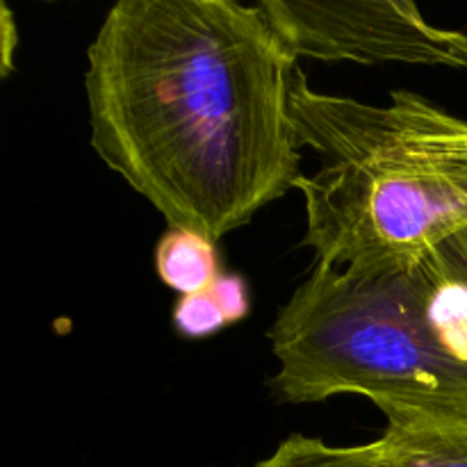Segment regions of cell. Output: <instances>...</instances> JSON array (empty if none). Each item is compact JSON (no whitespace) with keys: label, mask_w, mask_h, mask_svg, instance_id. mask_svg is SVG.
Returning <instances> with one entry per match:
<instances>
[{"label":"cell","mask_w":467,"mask_h":467,"mask_svg":"<svg viewBox=\"0 0 467 467\" xmlns=\"http://www.w3.org/2000/svg\"><path fill=\"white\" fill-rule=\"evenodd\" d=\"M420 112L447 169L467 185V121L442 109L441 105L431 103L424 96L420 100Z\"/></svg>","instance_id":"8"},{"label":"cell","mask_w":467,"mask_h":467,"mask_svg":"<svg viewBox=\"0 0 467 467\" xmlns=\"http://www.w3.org/2000/svg\"><path fill=\"white\" fill-rule=\"evenodd\" d=\"M441 251L447 263H450V267L467 281V242L463 240V235L451 237L445 246H441Z\"/></svg>","instance_id":"11"},{"label":"cell","mask_w":467,"mask_h":467,"mask_svg":"<svg viewBox=\"0 0 467 467\" xmlns=\"http://www.w3.org/2000/svg\"><path fill=\"white\" fill-rule=\"evenodd\" d=\"M292 117L301 146L322 160L296 190L306 205L301 244L317 263L354 276H390L431 258L467 231V185L447 169L409 100L388 105L315 91L299 67Z\"/></svg>","instance_id":"3"},{"label":"cell","mask_w":467,"mask_h":467,"mask_svg":"<svg viewBox=\"0 0 467 467\" xmlns=\"http://www.w3.org/2000/svg\"><path fill=\"white\" fill-rule=\"evenodd\" d=\"M254 467H390L379 451L377 442L358 447H336L322 438H285L267 459Z\"/></svg>","instance_id":"7"},{"label":"cell","mask_w":467,"mask_h":467,"mask_svg":"<svg viewBox=\"0 0 467 467\" xmlns=\"http://www.w3.org/2000/svg\"><path fill=\"white\" fill-rule=\"evenodd\" d=\"M210 290H213V295L217 296V301L222 304L231 327L249 317L251 290L249 283H246V278L242 276V274H222V276L210 285Z\"/></svg>","instance_id":"10"},{"label":"cell","mask_w":467,"mask_h":467,"mask_svg":"<svg viewBox=\"0 0 467 467\" xmlns=\"http://www.w3.org/2000/svg\"><path fill=\"white\" fill-rule=\"evenodd\" d=\"M171 322L178 336L187 337V340H203V337H210L231 327L222 304L210 287L203 292H196V295L178 296Z\"/></svg>","instance_id":"9"},{"label":"cell","mask_w":467,"mask_h":467,"mask_svg":"<svg viewBox=\"0 0 467 467\" xmlns=\"http://www.w3.org/2000/svg\"><path fill=\"white\" fill-rule=\"evenodd\" d=\"M296 67L258 5L121 0L87 50L91 149L169 226L217 242L301 181Z\"/></svg>","instance_id":"1"},{"label":"cell","mask_w":467,"mask_h":467,"mask_svg":"<svg viewBox=\"0 0 467 467\" xmlns=\"http://www.w3.org/2000/svg\"><path fill=\"white\" fill-rule=\"evenodd\" d=\"M269 342L278 404L363 395L383 415H467V281L441 249L390 276H354L315 260Z\"/></svg>","instance_id":"2"},{"label":"cell","mask_w":467,"mask_h":467,"mask_svg":"<svg viewBox=\"0 0 467 467\" xmlns=\"http://www.w3.org/2000/svg\"><path fill=\"white\" fill-rule=\"evenodd\" d=\"M386 420L377 447L390 467H467V415L390 410Z\"/></svg>","instance_id":"5"},{"label":"cell","mask_w":467,"mask_h":467,"mask_svg":"<svg viewBox=\"0 0 467 467\" xmlns=\"http://www.w3.org/2000/svg\"><path fill=\"white\" fill-rule=\"evenodd\" d=\"M461 235H463V240L467 242V231H465V233H461Z\"/></svg>","instance_id":"12"},{"label":"cell","mask_w":467,"mask_h":467,"mask_svg":"<svg viewBox=\"0 0 467 467\" xmlns=\"http://www.w3.org/2000/svg\"><path fill=\"white\" fill-rule=\"evenodd\" d=\"M295 59L467 68V35L433 26L410 0H265L258 5Z\"/></svg>","instance_id":"4"},{"label":"cell","mask_w":467,"mask_h":467,"mask_svg":"<svg viewBox=\"0 0 467 467\" xmlns=\"http://www.w3.org/2000/svg\"><path fill=\"white\" fill-rule=\"evenodd\" d=\"M155 272L181 296L208 290L222 276L217 242L190 228L169 226L155 246Z\"/></svg>","instance_id":"6"}]
</instances>
